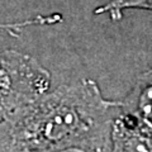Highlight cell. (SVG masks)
<instances>
[{
  "label": "cell",
  "mask_w": 152,
  "mask_h": 152,
  "mask_svg": "<svg viewBox=\"0 0 152 152\" xmlns=\"http://www.w3.org/2000/svg\"><path fill=\"white\" fill-rule=\"evenodd\" d=\"M51 74L31 55L0 51V123L50 90Z\"/></svg>",
  "instance_id": "7a4b0ae2"
},
{
  "label": "cell",
  "mask_w": 152,
  "mask_h": 152,
  "mask_svg": "<svg viewBox=\"0 0 152 152\" xmlns=\"http://www.w3.org/2000/svg\"><path fill=\"white\" fill-rule=\"evenodd\" d=\"M128 9H143L152 12V0H109L94 10L96 15H108L112 20H121Z\"/></svg>",
  "instance_id": "5b68a950"
},
{
  "label": "cell",
  "mask_w": 152,
  "mask_h": 152,
  "mask_svg": "<svg viewBox=\"0 0 152 152\" xmlns=\"http://www.w3.org/2000/svg\"><path fill=\"white\" fill-rule=\"evenodd\" d=\"M121 103L123 112L134 117L152 132V69L138 76Z\"/></svg>",
  "instance_id": "277c9868"
},
{
  "label": "cell",
  "mask_w": 152,
  "mask_h": 152,
  "mask_svg": "<svg viewBox=\"0 0 152 152\" xmlns=\"http://www.w3.org/2000/svg\"><path fill=\"white\" fill-rule=\"evenodd\" d=\"M110 138L112 151H152V132L122 108L113 121Z\"/></svg>",
  "instance_id": "3957f363"
},
{
  "label": "cell",
  "mask_w": 152,
  "mask_h": 152,
  "mask_svg": "<svg viewBox=\"0 0 152 152\" xmlns=\"http://www.w3.org/2000/svg\"><path fill=\"white\" fill-rule=\"evenodd\" d=\"M62 22V15L58 13L50 14V15H37L26 20L18 22H0V31H5L13 37H18L26 27L29 26H45V24H56Z\"/></svg>",
  "instance_id": "8992f818"
},
{
  "label": "cell",
  "mask_w": 152,
  "mask_h": 152,
  "mask_svg": "<svg viewBox=\"0 0 152 152\" xmlns=\"http://www.w3.org/2000/svg\"><path fill=\"white\" fill-rule=\"evenodd\" d=\"M121 108L91 79L47 90L0 123V152L112 151V124Z\"/></svg>",
  "instance_id": "6da1fadb"
}]
</instances>
